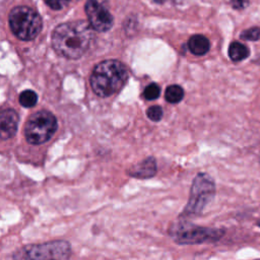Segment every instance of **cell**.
<instances>
[{
    "label": "cell",
    "instance_id": "obj_11",
    "mask_svg": "<svg viewBox=\"0 0 260 260\" xmlns=\"http://www.w3.org/2000/svg\"><path fill=\"white\" fill-rule=\"evenodd\" d=\"M189 50L196 56L205 55L210 49V43L208 39L202 35L193 36L188 42Z\"/></svg>",
    "mask_w": 260,
    "mask_h": 260
},
{
    "label": "cell",
    "instance_id": "obj_17",
    "mask_svg": "<svg viewBox=\"0 0 260 260\" xmlns=\"http://www.w3.org/2000/svg\"><path fill=\"white\" fill-rule=\"evenodd\" d=\"M162 109L159 106H151L147 109L146 115L149 120L157 122L162 118Z\"/></svg>",
    "mask_w": 260,
    "mask_h": 260
},
{
    "label": "cell",
    "instance_id": "obj_18",
    "mask_svg": "<svg viewBox=\"0 0 260 260\" xmlns=\"http://www.w3.org/2000/svg\"><path fill=\"white\" fill-rule=\"evenodd\" d=\"M45 1L53 9H62L70 2V0H45Z\"/></svg>",
    "mask_w": 260,
    "mask_h": 260
},
{
    "label": "cell",
    "instance_id": "obj_6",
    "mask_svg": "<svg viewBox=\"0 0 260 260\" xmlns=\"http://www.w3.org/2000/svg\"><path fill=\"white\" fill-rule=\"evenodd\" d=\"M9 25L18 39L31 41L42 29V18L34 9L27 6H17L9 13Z\"/></svg>",
    "mask_w": 260,
    "mask_h": 260
},
{
    "label": "cell",
    "instance_id": "obj_3",
    "mask_svg": "<svg viewBox=\"0 0 260 260\" xmlns=\"http://www.w3.org/2000/svg\"><path fill=\"white\" fill-rule=\"evenodd\" d=\"M70 254V244L58 240L24 246L13 254V260H68Z\"/></svg>",
    "mask_w": 260,
    "mask_h": 260
},
{
    "label": "cell",
    "instance_id": "obj_14",
    "mask_svg": "<svg viewBox=\"0 0 260 260\" xmlns=\"http://www.w3.org/2000/svg\"><path fill=\"white\" fill-rule=\"evenodd\" d=\"M19 104L24 108H32L38 102V95L34 90L27 89L19 94Z\"/></svg>",
    "mask_w": 260,
    "mask_h": 260
},
{
    "label": "cell",
    "instance_id": "obj_1",
    "mask_svg": "<svg viewBox=\"0 0 260 260\" xmlns=\"http://www.w3.org/2000/svg\"><path fill=\"white\" fill-rule=\"evenodd\" d=\"M92 30L88 22L74 20L58 25L52 35V46L55 52L69 59L81 57L92 41Z\"/></svg>",
    "mask_w": 260,
    "mask_h": 260
},
{
    "label": "cell",
    "instance_id": "obj_21",
    "mask_svg": "<svg viewBox=\"0 0 260 260\" xmlns=\"http://www.w3.org/2000/svg\"><path fill=\"white\" fill-rule=\"evenodd\" d=\"M54 260H57V259H54Z\"/></svg>",
    "mask_w": 260,
    "mask_h": 260
},
{
    "label": "cell",
    "instance_id": "obj_12",
    "mask_svg": "<svg viewBox=\"0 0 260 260\" xmlns=\"http://www.w3.org/2000/svg\"><path fill=\"white\" fill-rule=\"evenodd\" d=\"M229 56L233 61H242L249 56V49L240 42H233L229 48Z\"/></svg>",
    "mask_w": 260,
    "mask_h": 260
},
{
    "label": "cell",
    "instance_id": "obj_16",
    "mask_svg": "<svg viewBox=\"0 0 260 260\" xmlns=\"http://www.w3.org/2000/svg\"><path fill=\"white\" fill-rule=\"evenodd\" d=\"M241 39L246 41H258L260 39V28L259 27H251L244 30L241 34Z\"/></svg>",
    "mask_w": 260,
    "mask_h": 260
},
{
    "label": "cell",
    "instance_id": "obj_19",
    "mask_svg": "<svg viewBox=\"0 0 260 260\" xmlns=\"http://www.w3.org/2000/svg\"><path fill=\"white\" fill-rule=\"evenodd\" d=\"M231 4L235 9H244L249 5V0H231Z\"/></svg>",
    "mask_w": 260,
    "mask_h": 260
},
{
    "label": "cell",
    "instance_id": "obj_5",
    "mask_svg": "<svg viewBox=\"0 0 260 260\" xmlns=\"http://www.w3.org/2000/svg\"><path fill=\"white\" fill-rule=\"evenodd\" d=\"M170 235L179 245H197L218 241L223 237L224 231L215 228L197 226L188 222L173 224Z\"/></svg>",
    "mask_w": 260,
    "mask_h": 260
},
{
    "label": "cell",
    "instance_id": "obj_7",
    "mask_svg": "<svg viewBox=\"0 0 260 260\" xmlns=\"http://www.w3.org/2000/svg\"><path fill=\"white\" fill-rule=\"evenodd\" d=\"M58 128L56 117L45 110L32 114L25 123L24 136L28 143L39 145L49 141Z\"/></svg>",
    "mask_w": 260,
    "mask_h": 260
},
{
    "label": "cell",
    "instance_id": "obj_10",
    "mask_svg": "<svg viewBox=\"0 0 260 260\" xmlns=\"http://www.w3.org/2000/svg\"><path fill=\"white\" fill-rule=\"evenodd\" d=\"M156 161L153 157H147L142 161L138 162L137 165L133 166L129 171L128 174L131 177L138 178V179H148L153 177L156 174Z\"/></svg>",
    "mask_w": 260,
    "mask_h": 260
},
{
    "label": "cell",
    "instance_id": "obj_13",
    "mask_svg": "<svg viewBox=\"0 0 260 260\" xmlns=\"http://www.w3.org/2000/svg\"><path fill=\"white\" fill-rule=\"evenodd\" d=\"M184 98V90L180 85L173 84L167 87L165 92V99L171 104L180 103Z\"/></svg>",
    "mask_w": 260,
    "mask_h": 260
},
{
    "label": "cell",
    "instance_id": "obj_4",
    "mask_svg": "<svg viewBox=\"0 0 260 260\" xmlns=\"http://www.w3.org/2000/svg\"><path fill=\"white\" fill-rule=\"evenodd\" d=\"M215 182L206 173H199L192 181L188 203L184 212L188 215H198L212 201L215 195Z\"/></svg>",
    "mask_w": 260,
    "mask_h": 260
},
{
    "label": "cell",
    "instance_id": "obj_2",
    "mask_svg": "<svg viewBox=\"0 0 260 260\" xmlns=\"http://www.w3.org/2000/svg\"><path fill=\"white\" fill-rule=\"evenodd\" d=\"M128 79L125 65L118 60H105L99 63L90 75V85L94 93L102 98L119 91Z\"/></svg>",
    "mask_w": 260,
    "mask_h": 260
},
{
    "label": "cell",
    "instance_id": "obj_8",
    "mask_svg": "<svg viewBox=\"0 0 260 260\" xmlns=\"http://www.w3.org/2000/svg\"><path fill=\"white\" fill-rule=\"evenodd\" d=\"M85 12L88 23L98 31H107L113 25V16L108 8L107 0H87Z\"/></svg>",
    "mask_w": 260,
    "mask_h": 260
},
{
    "label": "cell",
    "instance_id": "obj_15",
    "mask_svg": "<svg viewBox=\"0 0 260 260\" xmlns=\"http://www.w3.org/2000/svg\"><path fill=\"white\" fill-rule=\"evenodd\" d=\"M159 94H160V88L156 83L148 84L143 91V96L148 101L157 99L159 96Z\"/></svg>",
    "mask_w": 260,
    "mask_h": 260
},
{
    "label": "cell",
    "instance_id": "obj_9",
    "mask_svg": "<svg viewBox=\"0 0 260 260\" xmlns=\"http://www.w3.org/2000/svg\"><path fill=\"white\" fill-rule=\"evenodd\" d=\"M18 120V115L14 110H0V141L10 139L15 135Z\"/></svg>",
    "mask_w": 260,
    "mask_h": 260
},
{
    "label": "cell",
    "instance_id": "obj_20",
    "mask_svg": "<svg viewBox=\"0 0 260 260\" xmlns=\"http://www.w3.org/2000/svg\"><path fill=\"white\" fill-rule=\"evenodd\" d=\"M257 225H258V226H260V219L257 221Z\"/></svg>",
    "mask_w": 260,
    "mask_h": 260
}]
</instances>
